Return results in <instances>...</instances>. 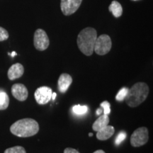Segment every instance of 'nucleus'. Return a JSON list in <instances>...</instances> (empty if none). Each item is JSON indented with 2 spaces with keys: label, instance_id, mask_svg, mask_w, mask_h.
<instances>
[{
  "label": "nucleus",
  "instance_id": "nucleus-25",
  "mask_svg": "<svg viewBox=\"0 0 153 153\" xmlns=\"http://www.w3.org/2000/svg\"><path fill=\"white\" fill-rule=\"evenodd\" d=\"M55 97H56V93H52V97H51V99H53V100H54L55 99Z\"/></svg>",
  "mask_w": 153,
  "mask_h": 153
},
{
  "label": "nucleus",
  "instance_id": "nucleus-2",
  "mask_svg": "<svg viewBox=\"0 0 153 153\" xmlns=\"http://www.w3.org/2000/svg\"><path fill=\"white\" fill-rule=\"evenodd\" d=\"M97 38V32L94 28H85L79 32L76 39V43L80 51L84 55L90 56L93 54Z\"/></svg>",
  "mask_w": 153,
  "mask_h": 153
},
{
  "label": "nucleus",
  "instance_id": "nucleus-5",
  "mask_svg": "<svg viewBox=\"0 0 153 153\" xmlns=\"http://www.w3.org/2000/svg\"><path fill=\"white\" fill-rule=\"evenodd\" d=\"M148 130L146 127H140L135 130L131 137V144L133 147L137 148L146 144L148 141Z\"/></svg>",
  "mask_w": 153,
  "mask_h": 153
},
{
  "label": "nucleus",
  "instance_id": "nucleus-17",
  "mask_svg": "<svg viewBox=\"0 0 153 153\" xmlns=\"http://www.w3.org/2000/svg\"><path fill=\"white\" fill-rule=\"evenodd\" d=\"M128 91V89L127 87H123L122 89H120V91H118L117 95L116 96V99L118 101H122L124 100L127 94Z\"/></svg>",
  "mask_w": 153,
  "mask_h": 153
},
{
  "label": "nucleus",
  "instance_id": "nucleus-28",
  "mask_svg": "<svg viewBox=\"0 0 153 153\" xmlns=\"http://www.w3.org/2000/svg\"><path fill=\"white\" fill-rule=\"evenodd\" d=\"M132 1H137V0H132Z\"/></svg>",
  "mask_w": 153,
  "mask_h": 153
},
{
  "label": "nucleus",
  "instance_id": "nucleus-6",
  "mask_svg": "<svg viewBox=\"0 0 153 153\" xmlns=\"http://www.w3.org/2000/svg\"><path fill=\"white\" fill-rule=\"evenodd\" d=\"M33 43L36 49L40 51H43L48 48L50 41L48 36L45 30L38 28L34 33Z\"/></svg>",
  "mask_w": 153,
  "mask_h": 153
},
{
  "label": "nucleus",
  "instance_id": "nucleus-3",
  "mask_svg": "<svg viewBox=\"0 0 153 153\" xmlns=\"http://www.w3.org/2000/svg\"><path fill=\"white\" fill-rule=\"evenodd\" d=\"M149 87L145 82H137L128 89L125 98L126 104L130 107H136L147 99Z\"/></svg>",
  "mask_w": 153,
  "mask_h": 153
},
{
  "label": "nucleus",
  "instance_id": "nucleus-11",
  "mask_svg": "<svg viewBox=\"0 0 153 153\" xmlns=\"http://www.w3.org/2000/svg\"><path fill=\"white\" fill-rule=\"evenodd\" d=\"M72 83V78L70 74L63 73L58 79V89L60 92L65 93Z\"/></svg>",
  "mask_w": 153,
  "mask_h": 153
},
{
  "label": "nucleus",
  "instance_id": "nucleus-14",
  "mask_svg": "<svg viewBox=\"0 0 153 153\" xmlns=\"http://www.w3.org/2000/svg\"><path fill=\"white\" fill-rule=\"evenodd\" d=\"M108 10L112 13V14L116 17L121 16L123 14V7L117 1H113L108 7Z\"/></svg>",
  "mask_w": 153,
  "mask_h": 153
},
{
  "label": "nucleus",
  "instance_id": "nucleus-9",
  "mask_svg": "<svg viewBox=\"0 0 153 153\" xmlns=\"http://www.w3.org/2000/svg\"><path fill=\"white\" fill-rule=\"evenodd\" d=\"M11 94L17 100L24 101L26 100L28 96L27 88L22 84H15L11 87Z\"/></svg>",
  "mask_w": 153,
  "mask_h": 153
},
{
  "label": "nucleus",
  "instance_id": "nucleus-24",
  "mask_svg": "<svg viewBox=\"0 0 153 153\" xmlns=\"http://www.w3.org/2000/svg\"><path fill=\"white\" fill-rule=\"evenodd\" d=\"M94 153H105V152L104 150H97V151H95L94 152Z\"/></svg>",
  "mask_w": 153,
  "mask_h": 153
},
{
  "label": "nucleus",
  "instance_id": "nucleus-20",
  "mask_svg": "<svg viewBox=\"0 0 153 153\" xmlns=\"http://www.w3.org/2000/svg\"><path fill=\"white\" fill-rule=\"evenodd\" d=\"M9 33L5 28L0 26V42L4 41L9 38Z\"/></svg>",
  "mask_w": 153,
  "mask_h": 153
},
{
  "label": "nucleus",
  "instance_id": "nucleus-23",
  "mask_svg": "<svg viewBox=\"0 0 153 153\" xmlns=\"http://www.w3.org/2000/svg\"><path fill=\"white\" fill-rule=\"evenodd\" d=\"M101 112H102V110L100 109V108H98V109L97 110V112H96V114H97V115H101Z\"/></svg>",
  "mask_w": 153,
  "mask_h": 153
},
{
  "label": "nucleus",
  "instance_id": "nucleus-15",
  "mask_svg": "<svg viewBox=\"0 0 153 153\" xmlns=\"http://www.w3.org/2000/svg\"><path fill=\"white\" fill-rule=\"evenodd\" d=\"M9 104V96L5 92H0V110H5Z\"/></svg>",
  "mask_w": 153,
  "mask_h": 153
},
{
  "label": "nucleus",
  "instance_id": "nucleus-4",
  "mask_svg": "<svg viewBox=\"0 0 153 153\" xmlns=\"http://www.w3.org/2000/svg\"><path fill=\"white\" fill-rule=\"evenodd\" d=\"M112 42L109 36L102 34L97 38L94 51L99 55H104L109 53L111 49Z\"/></svg>",
  "mask_w": 153,
  "mask_h": 153
},
{
  "label": "nucleus",
  "instance_id": "nucleus-13",
  "mask_svg": "<svg viewBox=\"0 0 153 153\" xmlns=\"http://www.w3.org/2000/svg\"><path fill=\"white\" fill-rule=\"evenodd\" d=\"M109 123V117L108 115H101L99 117L95 120L94 123L92 125V129L94 131L97 132L99 130H101L105 126H108Z\"/></svg>",
  "mask_w": 153,
  "mask_h": 153
},
{
  "label": "nucleus",
  "instance_id": "nucleus-1",
  "mask_svg": "<svg viewBox=\"0 0 153 153\" xmlns=\"http://www.w3.org/2000/svg\"><path fill=\"white\" fill-rule=\"evenodd\" d=\"M10 131L13 135L20 137H31L39 131V125L32 118H24L13 123L10 127Z\"/></svg>",
  "mask_w": 153,
  "mask_h": 153
},
{
  "label": "nucleus",
  "instance_id": "nucleus-7",
  "mask_svg": "<svg viewBox=\"0 0 153 153\" xmlns=\"http://www.w3.org/2000/svg\"><path fill=\"white\" fill-rule=\"evenodd\" d=\"M82 2V0H61V11L65 16H70L78 10Z\"/></svg>",
  "mask_w": 153,
  "mask_h": 153
},
{
  "label": "nucleus",
  "instance_id": "nucleus-16",
  "mask_svg": "<svg viewBox=\"0 0 153 153\" xmlns=\"http://www.w3.org/2000/svg\"><path fill=\"white\" fill-rule=\"evenodd\" d=\"M72 111L76 115H84L88 111V107L87 106H80L75 105L72 107Z\"/></svg>",
  "mask_w": 153,
  "mask_h": 153
},
{
  "label": "nucleus",
  "instance_id": "nucleus-19",
  "mask_svg": "<svg viewBox=\"0 0 153 153\" xmlns=\"http://www.w3.org/2000/svg\"><path fill=\"white\" fill-rule=\"evenodd\" d=\"M101 107L104 108V114L105 115H109L111 113V105L110 103L107 101H103L100 104Z\"/></svg>",
  "mask_w": 153,
  "mask_h": 153
},
{
  "label": "nucleus",
  "instance_id": "nucleus-12",
  "mask_svg": "<svg viewBox=\"0 0 153 153\" xmlns=\"http://www.w3.org/2000/svg\"><path fill=\"white\" fill-rule=\"evenodd\" d=\"M115 129L111 126H106L97 133V137L99 140H106L114 134Z\"/></svg>",
  "mask_w": 153,
  "mask_h": 153
},
{
  "label": "nucleus",
  "instance_id": "nucleus-26",
  "mask_svg": "<svg viewBox=\"0 0 153 153\" xmlns=\"http://www.w3.org/2000/svg\"><path fill=\"white\" fill-rule=\"evenodd\" d=\"M16 55V53H15V52H13L12 54H11V55H12V56H14V55Z\"/></svg>",
  "mask_w": 153,
  "mask_h": 153
},
{
  "label": "nucleus",
  "instance_id": "nucleus-18",
  "mask_svg": "<svg viewBox=\"0 0 153 153\" xmlns=\"http://www.w3.org/2000/svg\"><path fill=\"white\" fill-rule=\"evenodd\" d=\"M4 153H26V150L22 146H15L7 149Z\"/></svg>",
  "mask_w": 153,
  "mask_h": 153
},
{
  "label": "nucleus",
  "instance_id": "nucleus-27",
  "mask_svg": "<svg viewBox=\"0 0 153 153\" xmlns=\"http://www.w3.org/2000/svg\"><path fill=\"white\" fill-rule=\"evenodd\" d=\"M89 136H90V137H91V136H92V135H93V134H92V133H89Z\"/></svg>",
  "mask_w": 153,
  "mask_h": 153
},
{
  "label": "nucleus",
  "instance_id": "nucleus-21",
  "mask_svg": "<svg viewBox=\"0 0 153 153\" xmlns=\"http://www.w3.org/2000/svg\"><path fill=\"white\" fill-rule=\"evenodd\" d=\"M126 133L125 132L122 131L118 133V135H117V137H116V145H120V143L123 142L124 140L126 139Z\"/></svg>",
  "mask_w": 153,
  "mask_h": 153
},
{
  "label": "nucleus",
  "instance_id": "nucleus-10",
  "mask_svg": "<svg viewBox=\"0 0 153 153\" xmlns=\"http://www.w3.org/2000/svg\"><path fill=\"white\" fill-rule=\"evenodd\" d=\"M24 72V68L20 63H16L14 64L13 65L10 67L9 69L8 73V78L10 80H14L20 78L22 76Z\"/></svg>",
  "mask_w": 153,
  "mask_h": 153
},
{
  "label": "nucleus",
  "instance_id": "nucleus-8",
  "mask_svg": "<svg viewBox=\"0 0 153 153\" xmlns=\"http://www.w3.org/2000/svg\"><path fill=\"white\" fill-rule=\"evenodd\" d=\"M52 93V89L48 87H41L38 88L34 94L36 102L41 105L48 104L51 101Z\"/></svg>",
  "mask_w": 153,
  "mask_h": 153
},
{
  "label": "nucleus",
  "instance_id": "nucleus-22",
  "mask_svg": "<svg viewBox=\"0 0 153 153\" xmlns=\"http://www.w3.org/2000/svg\"><path fill=\"white\" fill-rule=\"evenodd\" d=\"M64 153H79V152L78 150H75V149H73L71 148H68L65 149Z\"/></svg>",
  "mask_w": 153,
  "mask_h": 153
}]
</instances>
